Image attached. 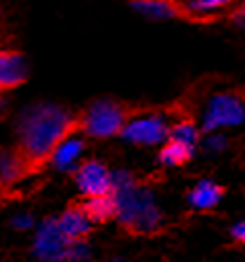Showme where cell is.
Listing matches in <instances>:
<instances>
[{
	"instance_id": "6da1fadb",
	"label": "cell",
	"mask_w": 245,
	"mask_h": 262,
	"mask_svg": "<svg viewBox=\"0 0 245 262\" xmlns=\"http://www.w3.org/2000/svg\"><path fill=\"white\" fill-rule=\"evenodd\" d=\"M82 133V108L39 102L29 106L16 121L14 149L24 166L27 178L43 174L59 149Z\"/></svg>"
},
{
	"instance_id": "7a4b0ae2",
	"label": "cell",
	"mask_w": 245,
	"mask_h": 262,
	"mask_svg": "<svg viewBox=\"0 0 245 262\" xmlns=\"http://www.w3.org/2000/svg\"><path fill=\"white\" fill-rule=\"evenodd\" d=\"M157 106L125 98H96L82 106V135L90 139H110L122 135L131 121L155 113Z\"/></svg>"
},
{
	"instance_id": "3957f363",
	"label": "cell",
	"mask_w": 245,
	"mask_h": 262,
	"mask_svg": "<svg viewBox=\"0 0 245 262\" xmlns=\"http://www.w3.org/2000/svg\"><path fill=\"white\" fill-rule=\"evenodd\" d=\"M245 119V92L243 90H227L216 94L210 100L204 131H214L218 127L237 125Z\"/></svg>"
},
{
	"instance_id": "277c9868",
	"label": "cell",
	"mask_w": 245,
	"mask_h": 262,
	"mask_svg": "<svg viewBox=\"0 0 245 262\" xmlns=\"http://www.w3.org/2000/svg\"><path fill=\"white\" fill-rule=\"evenodd\" d=\"M74 182L84 199L104 196L110 192H116V182L100 160H84L74 170Z\"/></svg>"
},
{
	"instance_id": "5b68a950",
	"label": "cell",
	"mask_w": 245,
	"mask_h": 262,
	"mask_svg": "<svg viewBox=\"0 0 245 262\" xmlns=\"http://www.w3.org/2000/svg\"><path fill=\"white\" fill-rule=\"evenodd\" d=\"M167 135H169V127L165 125L161 115H157V111L137 117L122 131V137L137 145H155V143L167 139Z\"/></svg>"
},
{
	"instance_id": "8992f818",
	"label": "cell",
	"mask_w": 245,
	"mask_h": 262,
	"mask_svg": "<svg viewBox=\"0 0 245 262\" xmlns=\"http://www.w3.org/2000/svg\"><path fill=\"white\" fill-rule=\"evenodd\" d=\"M57 235L67 244V246H78L84 244L90 237L92 231V223L86 219V215L82 213L78 201L69 203L67 209L59 215V219L53 221Z\"/></svg>"
},
{
	"instance_id": "52a82bcc",
	"label": "cell",
	"mask_w": 245,
	"mask_h": 262,
	"mask_svg": "<svg viewBox=\"0 0 245 262\" xmlns=\"http://www.w3.org/2000/svg\"><path fill=\"white\" fill-rule=\"evenodd\" d=\"M29 80V66L18 49H0V94L24 86Z\"/></svg>"
},
{
	"instance_id": "ba28073f",
	"label": "cell",
	"mask_w": 245,
	"mask_h": 262,
	"mask_svg": "<svg viewBox=\"0 0 245 262\" xmlns=\"http://www.w3.org/2000/svg\"><path fill=\"white\" fill-rule=\"evenodd\" d=\"M82 213L86 215V219L90 223H96V225H104L112 219L118 217V211H120V203H118V188L116 192H110V194H104V196H94V199H84V201H78Z\"/></svg>"
},
{
	"instance_id": "9c48e42d",
	"label": "cell",
	"mask_w": 245,
	"mask_h": 262,
	"mask_svg": "<svg viewBox=\"0 0 245 262\" xmlns=\"http://www.w3.org/2000/svg\"><path fill=\"white\" fill-rule=\"evenodd\" d=\"M22 180H27V174L14 145H0V190L14 192V186Z\"/></svg>"
},
{
	"instance_id": "30bf717a",
	"label": "cell",
	"mask_w": 245,
	"mask_h": 262,
	"mask_svg": "<svg viewBox=\"0 0 245 262\" xmlns=\"http://www.w3.org/2000/svg\"><path fill=\"white\" fill-rule=\"evenodd\" d=\"M194 154V145L178 139V137H167L163 147L159 149V162L165 166H184L186 162H190Z\"/></svg>"
},
{
	"instance_id": "8fae6325",
	"label": "cell",
	"mask_w": 245,
	"mask_h": 262,
	"mask_svg": "<svg viewBox=\"0 0 245 262\" xmlns=\"http://www.w3.org/2000/svg\"><path fill=\"white\" fill-rule=\"evenodd\" d=\"M225 194V188L212 180H202L190 190V203L196 209H212Z\"/></svg>"
},
{
	"instance_id": "7c38bea8",
	"label": "cell",
	"mask_w": 245,
	"mask_h": 262,
	"mask_svg": "<svg viewBox=\"0 0 245 262\" xmlns=\"http://www.w3.org/2000/svg\"><path fill=\"white\" fill-rule=\"evenodd\" d=\"M227 18H229L231 23H235V25H239V27L245 29V0H243L241 4H237V6L227 14Z\"/></svg>"
},
{
	"instance_id": "4fadbf2b",
	"label": "cell",
	"mask_w": 245,
	"mask_h": 262,
	"mask_svg": "<svg viewBox=\"0 0 245 262\" xmlns=\"http://www.w3.org/2000/svg\"><path fill=\"white\" fill-rule=\"evenodd\" d=\"M231 233H233V237H235L237 242H243V244H245V221H243V223H237Z\"/></svg>"
},
{
	"instance_id": "5bb4252c",
	"label": "cell",
	"mask_w": 245,
	"mask_h": 262,
	"mask_svg": "<svg viewBox=\"0 0 245 262\" xmlns=\"http://www.w3.org/2000/svg\"><path fill=\"white\" fill-rule=\"evenodd\" d=\"M14 199H16V192H2V190H0V209L6 207V205H8L10 201H14Z\"/></svg>"
},
{
	"instance_id": "9a60e30c",
	"label": "cell",
	"mask_w": 245,
	"mask_h": 262,
	"mask_svg": "<svg viewBox=\"0 0 245 262\" xmlns=\"http://www.w3.org/2000/svg\"><path fill=\"white\" fill-rule=\"evenodd\" d=\"M131 2H133V0H131Z\"/></svg>"
}]
</instances>
